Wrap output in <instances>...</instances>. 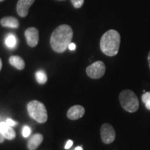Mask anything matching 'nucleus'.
Segmentation results:
<instances>
[{
	"label": "nucleus",
	"mask_w": 150,
	"mask_h": 150,
	"mask_svg": "<svg viewBox=\"0 0 150 150\" xmlns=\"http://www.w3.org/2000/svg\"><path fill=\"white\" fill-rule=\"evenodd\" d=\"M73 31L70 26L62 24L52 32L50 37V45L57 53H63L71 43Z\"/></svg>",
	"instance_id": "obj_1"
},
{
	"label": "nucleus",
	"mask_w": 150,
	"mask_h": 150,
	"mask_svg": "<svg viewBox=\"0 0 150 150\" xmlns=\"http://www.w3.org/2000/svg\"><path fill=\"white\" fill-rule=\"evenodd\" d=\"M121 37L114 29L108 30L104 33L100 40V49L105 55L114 56L117 55L120 45Z\"/></svg>",
	"instance_id": "obj_2"
},
{
	"label": "nucleus",
	"mask_w": 150,
	"mask_h": 150,
	"mask_svg": "<svg viewBox=\"0 0 150 150\" xmlns=\"http://www.w3.org/2000/svg\"><path fill=\"white\" fill-rule=\"evenodd\" d=\"M119 100L122 107L129 112L137 111L139 108V102L136 95L131 90H124L120 93Z\"/></svg>",
	"instance_id": "obj_3"
},
{
	"label": "nucleus",
	"mask_w": 150,
	"mask_h": 150,
	"mask_svg": "<svg viewBox=\"0 0 150 150\" xmlns=\"http://www.w3.org/2000/svg\"><path fill=\"white\" fill-rule=\"evenodd\" d=\"M27 110L31 118L38 123H44L47 120V111L45 106L38 100H33L28 103Z\"/></svg>",
	"instance_id": "obj_4"
},
{
	"label": "nucleus",
	"mask_w": 150,
	"mask_h": 150,
	"mask_svg": "<svg viewBox=\"0 0 150 150\" xmlns=\"http://www.w3.org/2000/svg\"><path fill=\"white\" fill-rule=\"evenodd\" d=\"M106 72V65L104 62L98 61L87 67L86 73L87 75L93 79H98L102 77Z\"/></svg>",
	"instance_id": "obj_5"
},
{
	"label": "nucleus",
	"mask_w": 150,
	"mask_h": 150,
	"mask_svg": "<svg viewBox=\"0 0 150 150\" xmlns=\"http://www.w3.org/2000/svg\"><path fill=\"white\" fill-rule=\"evenodd\" d=\"M101 138L104 143L110 144L115 139V131L110 124H103L100 129Z\"/></svg>",
	"instance_id": "obj_6"
},
{
	"label": "nucleus",
	"mask_w": 150,
	"mask_h": 150,
	"mask_svg": "<svg viewBox=\"0 0 150 150\" xmlns=\"http://www.w3.org/2000/svg\"><path fill=\"white\" fill-rule=\"evenodd\" d=\"M24 35L28 45L31 47H35V46H37L39 41V32L36 28H28L24 32Z\"/></svg>",
	"instance_id": "obj_7"
},
{
	"label": "nucleus",
	"mask_w": 150,
	"mask_h": 150,
	"mask_svg": "<svg viewBox=\"0 0 150 150\" xmlns=\"http://www.w3.org/2000/svg\"><path fill=\"white\" fill-rule=\"evenodd\" d=\"M35 0H18L16 6V11L18 16L21 18H24L28 15L29 9Z\"/></svg>",
	"instance_id": "obj_8"
},
{
	"label": "nucleus",
	"mask_w": 150,
	"mask_h": 150,
	"mask_svg": "<svg viewBox=\"0 0 150 150\" xmlns=\"http://www.w3.org/2000/svg\"><path fill=\"white\" fill-rule=\"evenodd\" d=\"M85 113V108L80 105H75L69 108L67 110V117L72 120H76L82 117Z\"/></svg>",
	"instance_id": "obj_9"
},
{
	"label": "nucleus",
	"mask_w": 150,
	"mask_h": 150,
	"mask_svg": "<svg viewBox=\"0 0 150 150\" xmlns=\"http://www.w3.org/2000/svg\"><path fill=\"white\" fill-rule=\"evenodd\" d=\"M0 132L5 138L8 140H13L16 138V134L12 127L9 126L6 122H0Z\"/></svg>",
	"instance_id": "obj_10"
},
{
	"label": "nucleus",
	"mask_w": 150,
	"mask_h": 150,
	"mask_svg": "<svg viewBox=\"0 0 150 150\" xmlns=\"http://www.w3.org/2000/svg\"><path fill=\"white\" fill-rule=\"evenodd\" d=\"M0 24L4 27L11 28V29H18L20 27V22L18 20L14 17H4L0 20Z\"/></svg>",
	"instance_id": "obj_11"
},
{
	"label": "nucleus",
	"mask_w": 150,
	"mask_h": 150,
	"mask_svg": "<svg viewBox=\"0 0 150 150\" xmlns=\"http://www.w3.org/2000/svg\"><path fill=\"white\" fill-rule=\"evenodd\" d=\"M43 141V136L40 134H34L29 140L27 144L29 150H35Z\"/></svg>",
	"instance_id": "obj_12"
},
{
	"label": "nucleus",
	"mask_w": 150,
	"mask_h": 150,
	"mask_svg": "<svg viewBox=\"0 0 150 150\" xmlns=\"http://www.w3.org/2000/svg\"><path fill=\"white\" fill-rule=\"evenodd\" d=\"M9 63L18 70H22L25 67V63L20 56H12L9 59Z\"/></svg>",
	"instance_id": "obj_13"
},
{
	"label": "nucleus",
	"mask_w": 150,
	"mask_h": 150,
	"mask_svg": "<svg viewBox=\"0 0 150 150\" xmlns=\"http://www.w3.org/2000/svg\"><path fill=\"white\" fill-rule=\"evenodd\" d=\"M6 45L10 49H13L17 45L16 36L13 34H8L5 39Z\"/></svg>",
	"instance_id": "obj_14"
},
{
	"label": "nucleus",
	"mask_w": 150,
	"mask_h": 150,
	"mask_svg": "<svg viewBox=\"0 0 150 150\" xmlns=\"http://www.w3.org/2000/svg\"><path fill=\"white\" fill-rule=\"evenodd\" d=\"M35 78L38 83L40 84L45 83L47 81V76L43 70H38L35 73Z\"/></svg>",
	"instance_id": "obj_15"
},
{
	"label": "nucleus",
	"mask_w": 150,
	"mask_h": 150,
	"mask_svg": "<svg viewBox=\"0 0 150 150\" xmlns=\"http://www.w3.org/2000/svg\"><path fill=\"white\" fill-rule=\"evenodd\" d=\"M73 6L76 8H79L82 6L84 3V0H70Z\"/></svg>",
	"instance_id": "obj_16"
},
{
	"label": "nucleus",
	"mask_w": 150,
	"mask_h": 150,
	"mask_svg": "<svg viewBox=\"0 0 150 150\" xmlns=\"http://www.w3.org/2000/svg\"><path fill=\"white\" fill-rule=\"evenodd\" d=\"M31 130L29 127L24 126L23 127V129H22V136H23V137H24V138H27V137H29L30 136V134H31Z\"/></svg>",
	"instance_id": "obj_17"
},
{
	"label": "nucleus",
	"mask_w": 150,
	"mask_h": 150,
	"mask_svg": "<svg viewBox=\"0 0 150 150\" xmlns=\"http://www.w3.org/2000/svg\"><path fill=\"white\" fill-rule=\"evenodd\" d=\"M142 101L143 102L144 104H146L147 102L150 101V92L144 93L142 96Z\"/></svg>",
	"instance_id": "obj_18"
},
{
	"label": "nucleus",
	"mask_w": 150,
	"mask_h": 150,
	"mask_svg": "<svg viewBox=\"0 0 150 150\" xmlns=\"http://www.w3.org/2000/svg\"><path fill=\"white\" fill-rule=\"evenodd\" d=\"M6 122L8 124L9 126L11 127H14L16 126V125H17L16 122H15L14 120H13L10 119V118H9V119H7L6 121Z\"/></svg>",
	"instance_id": "obj_19"
},
{
	"label": "nucleus",
	"mask_w": 150,
	"mask_h": 150,
	"mask_svg": "<svg viewBox=\"0 0 150 150\" xmlns=\"http://www.w3.org/2000/svg\"><path fill=\"white\" fill-rule=\"evenodd\" d=\"M72 145H73V141H72V140H69L67 142L66 145H65V149H70V148L72 146Z\"/></svg>",
	"instance_id": "obj_20"
},
{
	"label": "nucleus",
	"mask_w": 150,
	"mask_h": 150,
	"mask_svg": "<svg viewBox=\"0 0 150 150\" xmlns=\"http://www.w3.org/2000/svg\"><path fill=\"white\" fill-rule=\"evenodd\" d=\"M76 45H75L74 43H73V42H71L68 46L69 50H71V51H74V50H75V49H76Z\"/></svg>",
	"instance_id": "obj_21"
},
{
	"label": "nucleus",
	"mask_w": 150,
	"mask_h": 150,
	"mask_svg": "<svg viewBox=\"0 0 150 150\" xmlns=\"http://www.w3.org/2000/svg\"><path fill=\"white\" fill-rule=\"evenodd\" d=\"M4 137L3 136V135L1 134V133L0 132V143H2V142L4 141Z\"/></svg>",
	"instance_id": "obj_22"
},
{
	"label": "nucleus",
	"mask_w": 150,
	"mask_h": 150,
	"mask_svg": "<svg viewBox=\"0 0 150 150\" xmlns=\"http://www.w3.org/2000/svg\"><path fill=\"white\" fill-rule=\"evenodd\" d=\"M145 104L146 108H147L148 110H150V101H149V102H147L146 103V104Z\"/></svg>",
	"instance_id": "obj_23"
},
{
	"label": "nucleus",
	"mask_w": 150,
	"mask_h": 150,
	"mask_svg": "<svg viewBox=\"0 0 150 150\" xmlns=\"http://www.w3.org/2000/svg\"><path fill=\"white\" fill-rule=\"evenodd\" d=\"M147 59H148V64H149V69H150V51L149 52V54H148Z\"/></svg>",
	"instance_id": "obj_24"
},
{
	"label": "nucleus",
	"mask_w": 150,
	"mask_h": 150,
	"mask_svg": "<svg viewBox=\"0 0 150 150\" xmlns=\"http://www.w3.org/2000/svg\"><path fill=\"white\" fill-rule=\"evenodd\" d=\"M74 150H83V149L81 147H79H79H76V148H75Z\"/></svg>",
	"instance_id": "obj_25"
},
{
	"label": "nucleus",
	"mask_w": 150,
	"mask_h": 150,
	"mask_svg": "<svg viewBox=\"0 0 150 150\" xmlns=\"http://www.w3.org/2000/svg\"><path fill=\"white\" fill-rule=\"evenodd\" d=\"M1 67H2V62H1V59H0V70H1Z\"/></svg>",
	"instance_id": "obj_26"
},
{
	"label": "nucleus",
	"mask_w": 150,
	"mask_h": 150,
	"mask_svg": "<svg viewBox=\"0 0 150 150\" xmlns=\"http://www.w3.org/2000/svg\"><path fill=\"white\" fill-rule=\"evenodd\" d=\"M4 0H0V2H1V1H4Z\"/></svg>",
	"instance_id": "obj_27"
},
{
	"label": "nucleus",
	"mask_w": 150,
	"mask_h": 150,
	"mask_svg": "<svg viewBox=\"0 0 150 150\" xmlns=\"http://www.w3.org/2000/svg\"><path fill=\"white\" fill-rule=\"evenodd\" d=\"M59 1H65V0H59Z\"/></svg>",
	"instance_id": "obj_28"
}]
</instances>
